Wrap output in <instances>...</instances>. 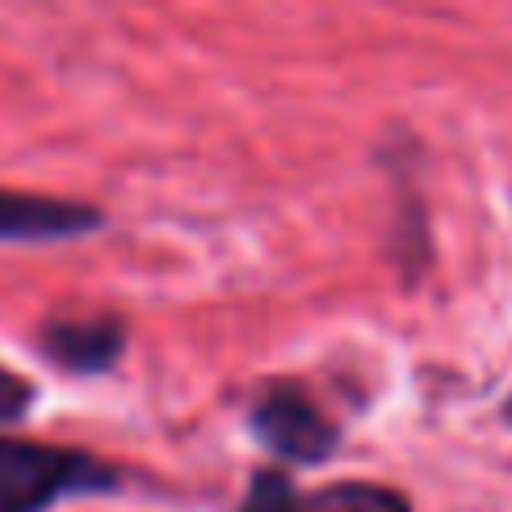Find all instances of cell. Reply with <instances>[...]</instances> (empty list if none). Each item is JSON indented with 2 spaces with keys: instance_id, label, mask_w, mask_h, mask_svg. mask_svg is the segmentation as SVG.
Segmentation results:
<instances>
[{
  "instance_id": "1",
  "label": "cell",
  "mask_w": 512,
  "mask_h": 512,
  "mask_svg": "<svg viewBox=\"0 0 512 512\" xmlns=\"http://www.w3.org/2000/svg\"><path fill=\"white\" fill-rule=\"evenodd\" d=\"M122 472L68 445L0 436V512H45L68 495L117 490Z\"/></svg>"
},
{
  "instance_id": "2",
  "label": "cell",
  "mask_w": 512,
  "mask_h": 512,
  "mask_svg": "<svg viewBox=\"0 0 512 512\" xmlns=\"http://www.w3.org/2000/svg\"><path fill=\"white\" fill-rule=\"evenodd\" d=\"M252 436L274 454L279 463H315L333 459L337 450V427L328 423V414L310 396H301L297 387H270L252 400L248 409Z\"/></svg>"
},
{
  "instance_id": "3",
  "label": "cell",
  "mask_w": 512,
  "mask_h": 512,
  "mask_svg": "<svg viewBox=\"0 0 512 512\" xmlns=\"http://www.w3.org/2000/svg\"><path fill=\"white\" fill-rule=\"evenodd\" d=\"M239 512H414L400 490L378 481H333L319 490H301L288 472L265 468L248 481Z\"/></svg>"
},
{
  "instance_id": "4",
  "label": "cell",
  "mask_w": 512,
  "mask_h": 512,
  "mask_svg": "<svg viewBox=\"0 0 512 512\" xmlns=\"http://www.w3.org/2000/svg\"><path fill=\"white\" fill-rule=\"evenodd\" d=\"M99 225H104V212L90 203L0 189V243H63L95 234Z\"/></svg>"
},
{
  "instance_id": "5",
  "label": "cell",
  "mask_w": 512,
  "mask_h": 512,
  "mask_svg": "<svg viewBox=\"0 0 512 512\" xmlns=\"http://www.w3.org/2000/svg\"><path fill=\"white\" fill-rule=\"evenodd\" d=\"M36 346L45 351V360L59 364L68 373H99V369H113L117 355L126 346V328L117 319H45L41 333H36Z\"/></svg>"
},
{
  "instance_id": "6",
  "label": "cell",
  "mask_w": 512,
  "mask_h": 512,
  "mask_svg": "<svg viewBox=\"0 0 512 512\" xmlns=\"http://www.w3.org/2000/svg\"><path fill=\"white\" fill-rule=\"evenodd\" d=\"M32 400H36L32 382H27L23 373H14V369L0 364V423H18V418L32 409Z\"/></svg>"
},
{
  "instance_id": "7",
  "label": "cell",
  "mask_w": 512,
  "mask_h": 512,
  "mask_svg": "<svg viewBox=\"0 0 512 512\" xmlns=\"http://www.w3.org/2000/svg\"><path fill=\"white\" fill-rule=\"evenodd\" d=\"M508 418H512V405H508Z\"/></svg>"
}]
</instances>
